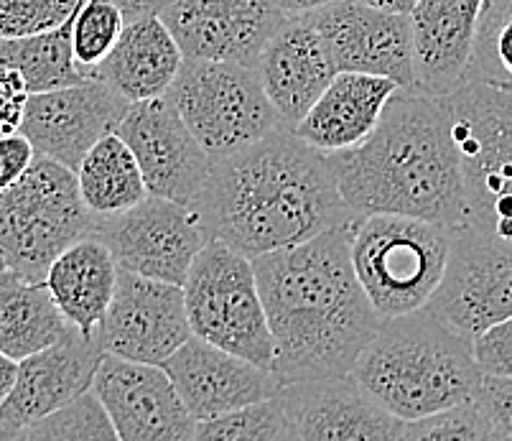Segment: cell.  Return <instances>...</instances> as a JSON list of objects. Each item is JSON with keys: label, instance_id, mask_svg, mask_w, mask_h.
Segmentation results:
<instances>
[{"label": "cell", "instance_id": "13", "mask_svg": "<svg viewBox=\"0 0 512 441\" xmlns=\"http://www.w3.org/2000/svg\"><path fill=\"white\" fill-rule=\"evenodd\" d=\"M192 334L184 286L141 273H118L113 301L100 324L105 355L164 365Z\"/></svg>", "mask_w": 512, "mask_h": 441}, {"label": "cell", "instance_id": "31", "mask_svg": "<svg viewBox=\"0 0 512 441\" xmlns=\"http://www.w3.org/2000/svg\"><path fill=\"white\" fill-rule=\"evenodd\" d=\"M291 439L278 396L235 408L220 419L197 424V441H281Z\"/></svg>", "mask_w": 512, "mask_h": 441}, {"label": "cell", "instance_id": "35", "mask_svg": "<svg viewBox=\"0 0 512 441\" xmlns=\"http://www.w3.org/2000/svg\"><path fill=\"white\" fill-rule=\"evenodd\" d=\"M474 398H477L479 408L490 421L495 441H512V378L484 375Z\"/></svg>", "mask_w": 512, "mask_h": 441}, {"label": "cell", "instance_id": "38", "mask_svg": "<svg viewBox=\"0 0 512 441\" xmlns=\"http://www.w3.org/2000/svg\"><path fill=\"white\" fill-rule=\"evenodd\" d=\"M36 151L21 131L0 136V192H6L34 164Z\"/></svg>", "mask_w": 512, "mask_h": 441}, {"label": "cell", "instance_id": "7", "mask_svg": "<svg viewBox=\"0 0 512 441\" xmlns=\"http://www.w3.org/2000/svg\"><path fill=\"white\" fill-rule=\"evenodd\" d=\"M184 299L197 337L273 370V334L250 255L212 238L189 268Z\"/></svg>", "mask_w": 512, "mask_h": 441}, {"label": "cell", "instance_id": "6", "mask_svg": "<svg viewBox=\"0 0 512 441\" xmlns=\"http://www.w3.org/2000/svg\"><path fill=\"white\" fill-rule=\"evenodd\" d=\"M97 215L79 194L77 171L36 156L21 179L0 192V255L29 281H44L62 250L95 235Z\"/></svg>", "mask_w": 512, "mask_h": 441}, {"label": "cell", "instance_id": "15", "mask_svg": "<svg viewBox=\"0 0 512 441\" xmlns=\"http://www.w3.org/2000/svg\"><path fill=\"white\" fill-rule=\"evenodd\" d=\"M102 357L100 332L85 334L77 327L54 345L23 357L16 383L0 403V441H21L26 426L90 391Z\"/></svg>", "mask_w": 512, "mask_h": 441}, {"label": "cell", "instance_id": "17", "mask_svg": "<svg viewBox=\"0 0 512 441\" xmlns=\"http://www.w3.org/2000/svg\"><path fill=\"white\" fill-rule=\"evenodd\" d=\"M278 401L296 441H403L406 421L377 406L352 373L281 385Z\"/></svg>", "mask_w": 512, "mask_h": 441}, {"label": "cell", "instance_id": "42", "mask_svg": "<svg viewBox=\"0 0 512 441\" xmlns=\"http://www.w3.org/2000/svg\"><path fill=\"white\" fill-rule=\"evenodd\" d=\"M360 3H367V6H375V8H385V11L411 13L418 0H360Z\"/></svg>", "mask_w": 512, "mask_h": 441}, {"label": "cell", "instance_id": "19", "mask_svg": "<svg viewBox=\"0 0 512 441\" xmlns=\"http://www.w3.org/2000/svg\"><path fill=\"white\" fill-rule=\"evenodd\" d=\"M339 72L388 77L400 87H416L413 77L411 13L385 11L360 0H339L314 13Z\"/></svg>", "mask_w": 512, "mask_h": 441}, {"label": "cell", "instance_id": "5", "mask_svg": "<svg viewBox=\"0 0 512 441\" xmlns=\"http://www.w3.org/2000/svg\"><path fill=\"white\" fill-rule=\"evenodd\" d=\"M451 232L439 222L393 212L352 222V263L383 319L428 306L444 278Z\"/></svg>", "mask_w": 512, "mask_h": 441}, {"label": "cell", "instance_id": "29", "mask_svg": "<svg viewBox=\"0 0 512 441\" xmlns=\"http://www.w3.org/2000/svg\"><path fill=\"white\" fill-rule=\"evenodd\" d=\"M464 82L512 90V0H484Z\"/></svg>", "mask_w": 512, "mask_h": 441}, {"label": "cell", "instance_id": "3", "mask_svg": "<svg viewBox=\"0 0 512 441\" xmlns=\"http://www.w3.org/2000/svg\"><path fill=\"white\" fill-rule=\"evenodd\" d=\"M339 192L357 217H421L449 230L467 225V187L449 95L400 87L375 131L332 153Z\"/></svg>", "mask_w": 512, "mask_h": 441}, {"label": "cell", "instance_id": "9", "mask_svg": "<svg viewBox=\"0 0 512 441\" xmlns=\"http://www.w3.org/2000/svg\"><path fill=\"white\" fill-rule=\"evenodd\" d=\"M166 95L214 161L286 128L258 72L245 64L184 57Z\"/></svg>", "mask_w": 512, "mask_h": 441}, {"label": "cell", "instance_id": "26", "mask_svg": "<svg viewBox=\"0 0 512 441\" xmlns=\"http://www.w3.org/2000/svg\"><path fill=\"white\" fill-rule=\"evenodd\" d=\"M72 329L46 281H29L8 268L0 276V352L21 362L54 345Z\"/></svg>", "mask_w": 512, "mask_h": 441}, {"label": "cell", "instance_id": "16", "mask_svg": "<svg viewBox=\"0 0 512 441\" xmlns=\"http://www.w3.org/2000/svg\"><path fill=\"white\" fill-rule=\"evenodd\" d=\"M128 108L130 100L100 80L31 92L21 133L31 141L36 156L77 171L102 136L118 131Z\"/></svg>", "mask_w": 512, "mask_h": 441}, {"label": "cell", "instance_id": "8", "mask_svg": "<svg viewBox=\"0 0 512 441\" xmlns=\"http://www.w3.org/2000/svg\"><path fill=\"white\" fill-rule=\"evenodd\" d=\"M467 225L512 243V90L464 82L449 95Z\"/></svg>", "mask_w": 512, "mask_h": 441}, {"label": "cell", "instance_id": "10", "mask_svg": "<svg viewBox=\"0 0 512 441\" xmlns=\"http://www.w3.org/2000/svg\"><path fill=\"white\" fill-rule=\"evenodd\" d=\"M95 235L120 271L184 286L199 250L209 243L202 217L189 204L148 194L130 210L97 217Z\"/></svg>", "mask_w": 512, "mask_h": 441}, {"label": "cell", "instance_id": "18", "mask_svg": "<svg viewBox=\"0 0 512 441\" xmlns=\"http://www.w3.org/2000/svg\"><path fill=\"white\" fill-rule=\"evenodd\" d=\"M161 18L184 57L255 69L260 51L288 16L273 0H174Z\"/></svg>", "mask_w": 512, "mask_h": 441}, {"label": "cell", "instance_id": "40", "mask_svg": "<svg viewBox=\"0 0 512 441\" xmlns=\"http://www.w3.org/2000/svg\"><path fill=\"white\" fill-rule=\"evenodd\" d=\"M286 16H309V13L321 11V8L334 6L339 0H273Z\"/></svg>", "mask_w": 512, "mask_h": 441}, {"label": "cell", "instance_id": "36", "mask_svg": "<svg viewBox=\"0 0 512 441\" xmlns=\"http://www.w3.org/2000/svg\"><path fill=\"white\" fill-rule=\"evenodd\" d=\"M474 357L484 375L512 378V317L492 324L474 340Z\"/></svg>", "mask_w": 512, "mask_h": 441}, {"label": "cell", "instance_id": "23", "mask_svg": "<svg viewBox=\"0 0 512 441\" xmlns=\"http://www.w3.org/2000/svg\"><path fill=\"white\" fill-rule=\"evenodd\" d=\"M398 82L365 72H337L293 133L324 153L360 146L383 120Z\"/></svg>", "mask_w": 512, "mask_h": 441}, {"label": "cell", "instance_id": "21", "mask_svg": "<svg viewBox=\"0 0 512 441\" xmlns=\"http://www.w3.org/2000/svg\"><path fill=\"white\" fill-rule=\"evenodd\" d=\"M263 90L286 128H296L339 72L314 13L288 16L255 64Z\"/></svg>", "mask_w": 512, "mask_h": 441}, {"label": "cell", "instance_id": "33", "mask_svg": "<svg viewBox=\"0 0 512 441\" xmlns=\"http://www.w3.org/2000/svg\"><path fill=\"white\" fill-rule=\"evenodd\" d=\"M403 441H495V434L477 398H472L423 419L406 421Z\"/></svg>", "mask_w": 512, "mask_h": 441}, {"label": "cell", "instance_id": "39", "mask_svg": "<svg viewBox=\"0 0 512 441\" xmlns=\"http://www.w3.org/2000/svg\"><path fill=\"white\" fill-rule=\"evenodd\" d=\"M115 6L123 11L125 21H138V18L161 16L174 0H113Z\"/></svg>", "mask_w": 512, "mask_h": 441}, {"label": "cell", "instance_id": "41", "mask_svg": "<svg viewBox=\"0 0 512 441\" xmlns=\"http://www.w3.org/2000/svg\"><path fill=\"white\" fill-rule=\"evenodd\" d=\"M16 375H18V360H13V357L0 352V403L6 401V396L11 393L13 383H16Z\"/></svg>", "mask_w": 512, "mask_h": 441}, {"label": "cell", "instance_id": "24", "mask_svg": "<svg viewBox=\"0 0 512 441\" xmlns=\"http://www.w3.org/2000/svg\"><path fill=\"white\" fill-rule=\"evenodd\" d=\"M184 64V51L161 16L125 23L118 44L92 72L130 102L151 100L169 92Z\"/></svg>", "mask_w": 512, "mask_h": 441}, {"label": "cell", "instance_id": "4", "mask_svg": "<svg viewBox=\"0 0 512 441\" xmlns=\"http://www.w3.org/2000/svg\"><path fill=\"white\" fill-rule=\"evenodd\" d=\"M352 375L377 406L400 421L472 401L484 378L474 342L426 306L383 319Z\"/></svg>", "mask_w": 512, "mask_h": 441}, {"label": "cell", "instance_id": "22", "mask_svg": "<svg viewBox=\"0 0 512 441\" xmlns=\"http://www.w3.org/2000/svg\"><path fill=\"white\" fill-rule=\"evenodd\" d=\"M484 0H418L411 11L416 90L451 95L467 80Z\"/></svg>", "mask_w": 512, "mask_h": 441}, {"label": "cell", "instance_id": "32", "mask_svg": "<svg viewBox=\"0 0 512 441\" xmlns=\"http://www.w3.org/2000/svg\"><path fill=\"white\" fill-rule=\"evenodd\" d=\"M125 16L113 0H85L72 23V46L79 69L92 80V72L113 51L125 29Z\"/></svg>", "mask_w": 512, "mask_h": 441}, {"label": "cell", "instance_id": "28", "mask_svg": "<svg viewBox=\"0 0 512 441\" xmlns=\"http://www.w3.org/2000/svg\"><path fill=\"white\" fill-rule=\"evenodd\" d=\"M72 21L44 34L0 39V67L21 72L29 92L59 90V87L82 85L87 77L74 59Z\"/></svg>", "mask_w": 512, "mask_h": 441}, {"label": "cell", "instance_id": "20", "mask_svg": "<svg viewBox=\"0 0 512 441\" xmlns=\"http://www.w3.org/2000/svg\"><path fill=\"white\" fill-rule=\"evenodd\" d=\"M166 373L197 424L220 419L235 408L278 396L281 380L273 370L212 345L192 334L169 360Z\"/></svg>", "mask_w": 512, "mask_h": 441}, {"label": "cell", "instance_id": "1", "mask_svg": "<svg viewBox=\"0 0 512 441\" xmlns=\"http://www.w3.org/2000/svg\"><path fill=\"white\" fill-rule=\"evenodd\" d=\"M281 385L352 373L383 324L352 263V222L253 258Z\"/></svg>", "mask_w": 512, "mask_h": 441}, {"label": "cell", "instance_id": "12", "mask_svg": "<svg viewBox=\"0 0 512 441\" xmlns=\"http://www.w3.org/2000/svg\"><path fill=\"white\" fill-rule=\"evenodd\" d=\"M115 133L136 153L148 192L189 207L197 202L214 159L184 123L169 95L130 102Z\"/></svg>", "mask_w": 512, "mask_h": 441}, {"label": "cell", "instance_id": "14", "mask_svg": "<svg viewBox=\"0 0 512 441\" xmlns=\"http://www.w3.org/2000/svg\"><path fill=\"white\" fill-rule=\"evenodd\" d=\"M92 391L113 421L118 441H197V421L164 365L105 355Z\"/></svg>", "mask_w": 512, "mask_h": 441}, {"label": "cell", "instance_id": "37", "mask_svg": "<svg viewBox=\"0 0 512 441\" xmlns=\"http://www.w3.org/2000/svg\"><path fill=\"white\" fill-rule=\"evenodd\" d=\"M29 87L21 72L11 67H0V136H11L21 131Z\"/></svg>", "mask_w": 512, "mask_h": 441}, {"label": "cell", "instance_id": "30", "mask_svg": "<svg viewBox=\"0 0 512 441\" xmlns=\"http://www.w3.org/2000/svg\"><path fill=\"white\" fill-rule=\"evenodd\" d=\"M21 441H118V431L97 393L90 388L67 406L26 426Z\"/></svg>", "mask_w": 512, "mask_h": 441}, {"label": "cell", "instance_id": "11", "mask_svg": "<svg viewBox=\"0 0 512 441\" xmlns=\"http://www.w3.org/2000/svg\"><path fill=\"white\" fill-rule=\"evenodd\" d=\"M431 309L441 322L477 340L512 317V243L464 225L451 232L449 261Z\"/></svg>", "mask_w": 512, "mask_h": 441}, {"label": "cell", "instance_id": "2", "mask_svg": "<svg viewBox=\"0 0 512 441\" xmlns=\"http://www.w3.org/2000/svg\"><path fill=\"white\" fill-rule=\"evenodd\" d=\"M209 238L258 258L293 248L357 215L339 192L332 153L278 128L248 148L214 161L192 204Z\"/></svg>", "mask_w": 512, "mask_h": 441}, {"label": "cell", "instance_id": "34", "mask_svg": "<svg viewBox=\"0 0 512 441\" xmlns=\"http://www.w3.org/2000/svg\"><path fill=\"white\" fill-rule=\"evenodd\" d=\"M85 0H0V39L44 34L77 16Z\"/></svg>", "mask_w": 512, "mask_h": 441}, {"label": "cell", "instance_id": "27", "mask_svg": "<svg viewBox=\"0 0 512 441\" xmlns=\"http://www.w3.org/2000/svg\"><path fill=\"white\" fill-rule=\"evenodd\" d=\"M77 181L79 194L97 217L130 210L151 194L136 153L118 133H107L90 148L77 169Z\"/></svg>", "mask_w": 512, "mask_h": 441}, {"label": "cell", "instance_id": "43", "mask_svg": "<svg viewBox=\"0 0 512 441\" xmlns=\"http://www.w3.org/2000/svg\"><path fill=\"white\" fill-rule=\"evenodd\" d=\"M8 271V263H6V258H3V255H0V276H3V273Z\"/></svg>", "mask_w": 512, "mask_h": 441}, {"label": "cell", "instance_id": "25", "mask_svg": "<svg viewBox=\"0 0 512 441\" xmlns=\"http://www.w3.org/2000/svg\"><path fill=\"white\" fill-rule=\"evenodd\" d=\"M118 273L110 248L97 235H87L54 258L44 281L64 319L79 332L95 334L113 301Z\"/></svg>", "mask_w": 512, "mask_h": 441}]
</instances>
